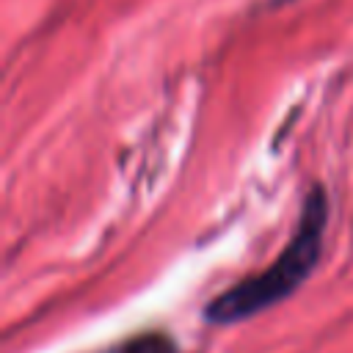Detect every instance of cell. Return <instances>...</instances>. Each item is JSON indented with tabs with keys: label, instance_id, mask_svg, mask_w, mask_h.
Instances as JSON below:
<instances>
[{
	"label": "cell",
	"instance_id": "7a4b0ae2",
	"mask_svg": "<svg viewBox=\"0 0 353 353\" xmlns=\"http://www.w3.org/2000/svg\"><path fill=\"white\" fill-rule=\"evenodd\" d=\"M119 353H179L168 334H141L119 347Z\"/></svg>",
	"mask_w": 353,
	"mask_h": 353
},
{
	"label": "cell",
	"instance_id": "6da1fadb",
	"mask_svg": "<svg viewBox=\"0 0 353 353\" xmlns=\"http://www.w3.org/2000/svg\"><path fill=\"white\" fill-rule=\"evenodd\" d=\"M325 218H328V201L323 188H312L303 199V210H301V221L295 234L290 237L287 248L256 276H248L243 281H237L234 287L223 290L221 295H215L207 309L204 317L210 323H237L245 320L273 303H279L281 298L292 295L314 270L317 259H320V248H323V229H325Z\"/></svg>",
	"mask_w": 353,
	"mask_h": 353
}]
</instances>
